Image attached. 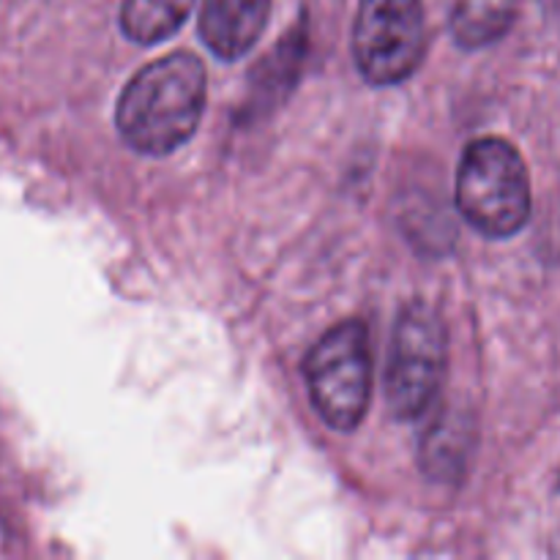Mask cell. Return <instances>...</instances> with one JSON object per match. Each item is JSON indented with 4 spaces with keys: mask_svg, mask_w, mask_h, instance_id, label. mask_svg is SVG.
I'll use <instances>...</instances> for the list:
<instances>
[{
    "mask_svg": "<svg viewBox=\"0 0 560 560\" xmlns=\"http://www.w3.org/2000/svg\"><path fill=\"white\" fill-rule=\"evenodd\" d=\"M206 93V66L186 49L142 66L118 98L120 137L145 156H167L197 131Z\"/></svg>",
    "mask_w": 560,
    "mask_h": 560,
    "instance_id": "6da1fadb",
    "label": "cell"
},
{
    "mask_svg": "<svg viewBox=\"0 0 560 560\" xmlns=\"http://www.w3.org/2000/svg\"><path fill=\"white\" fill-rule=\"evenodd\" d=\"M457 208L487 238H509L530 219V178L523 156L501 137L474 140L457 167Z\"/></svg>",
    "mask_w": 560,
    "mask_h": 560,
    "instance_id": "7a4b0ae2",
    "label": "cell"
},
{
    "mask_svg": "<svg viewBox=\"0 0 560 560\" xmlns=\"http://www.w3.org/2000/svg\"><path fill=\"white\" fill-rule=\"evenodd\" d=\"M306 386L320 419L337 432H353L364 421L372 397L370 331L361 320H345L323 334L304 361Z\"/></svg>",
    "mask_w": 560,
    "mask_h": 560,
    "instance_id": "3957f363",
    "label": "cell"
},
{
    "mask_svg": "<svg viewBox=\"0 0 560 560\" xmlns=\"http://www.w3.org/2000/svg\"><path fill=\"white\" fill-rule=\"evenodd\" d=\"M448 370V331L430 304L405 306L392 334L386 370L388 408L397 419H419L432 408Z\"/></svg>",
    "mask_w": 560,
    "mask_h": 560,
    "instance_id": "277c9868",
    "label": "cell"
},
{
    "mask_svg": "<svg viewBox=\"0 0 560 560\" xmlns=\"http://www.w3.org/2000/svg\"><path fill=\"white\" fill-rule=\"evenodd\" d=\"M353 55L372 85H399L427 55L421 0H361L353 25Z\"/></svg>",
    "mask_w": 560,
    "mask_h": 560,
    "instance_id": "5b68a950",
    "label": "cell"
},
{
    "mask_svg": "<svg viewBox=\"0 0 560 560\" xmlns=\"http://www.w3.org/2000/svg\"><path fill=\"white\" fill-rule=\"evenodd\" d=\"M273 0H202L200 36L222 60L249 52L268 25Z\"/></svg>",
    "mask_w": 560,
    "mask_h": 560,
    "instance_id": "8992f818",
    "label": "cell"
},
{
    "mask_svg": "<svg viewBox=\"0 0 560 560\" xmlns=\"http://www.w3.org/2000/svg\"><path fill=\"white\" fill-rule=\"evenodd\" d=\"M474 448V424L465 413H443L430 427L421 446V465L435 481H454L465 470Z\"/></svg>",
    "mask_w": 560,
    "mask_h": 560,
    "instance_id": "52a82bcc",
    "label": "cell"
},
{
    "mask_svg": "<svg viewBox=\"0 0 560 560\" xmlns=\"http://www.w3.org/2000/svg\"><path fill=\"white\" fill-rule=\"evenodd\" d=\"M520 0H457L452 9V36L465 49L498 42L512 27Z\"/></svg>",
    "mask_w": 560,
    "mask_h": 560,
    "instance_id": "ba28073f",
    "label": "cell"
},
{
    "mask_svg": "<svg viewBox=\"0 0 560 560\" xmlns=\"http://www.w3.org/2000/svg\"><path fill=\"white\" fill-rule=\"evenodd\" d=\"M197 0H124L120 27L137 44H159L173 36L186 20Z\"/></svg>",
    "mask_w": 560,
    "mask_h": 560,
    "instance_id": "9c48e42d",
    "label": "cell"
},
{
    "mask_svg": "<svg viewBox=\"0 0 560 560\" xmlns=\"http://www.w3.org/2000/svg\"><path fill=\"white\" fill-rule=\"evenodd\" d=\"M306 52V31L304 27H295L284 42L277 44L273 52L266 55L262 66H257L255 71V102L262 98L266 102L268 93L279 96L282 93V82L293 85L295 77H299V66L304 60Z\"/></svg>",
    "mask_w": 560,
    "mask_h": 560,
    "instance_id": "30bf717a",
    "label": "cell"
}]
</instances>
